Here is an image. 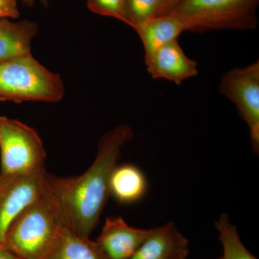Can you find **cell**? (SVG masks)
Wrapping results in <instances>:
<instances>
[{
  "instance_id": "13",
  "label": "cell",
  "mask_w": 259,
  "mask_h": 259,
  "mask_svg": "<svg viewBox=\"0 0 259 259\" xmlns=\"http://www.w3.org/2000/svg\"><path fill=\"white\" fill-rule=\"evenodd\" d=\"M147 180L144 172L132 164L117 165L110 180V195L119 203L139 202L147 192Z\"/></svg>"
},
{
  "instance_id": "1",
  "label": "cell",
  "mask_w": 259,
  "mask_h": 259,
  "mask_svg": "<svg viewBox=\"0 0 259 259\" xmlns=\"http://www.w3.org/2000/svg\"><path fill=\"white\" fill-rule=\"evenodd\" d=\"M133 136L132 129L127 125L107 132L100 139L95 161L79 176L47 174L44 196L55 209L62 227L82 238L90 237L110 197V177L121 149Z\"/></svg>"
},
{
  "instance_id": "17",
  "label": "cell",
  "mask_w": 259,
  "mask_h": 259,
  "mask_svg": "<svg viewBox=\"0 0 259 259\" xmlns=\"http://www.w3.org/2000/svg\"><path fill=\"white\" fill-rule=\"evenodd\" d=\"M88 7L95 14L117 19L127 24L126 0H88Z\"/></svg>"
},
{
  "instance_id": "2",
  "label": "cell",
  "mask_w": 259,
  "mask_h": 259,
  "mask_svg": "<svg viewBox=\"0 0 259 259\" xmlns=\"http://www.w3.org/2000/svg\"><path fill=\"white\" fill-rule=\"evenodd\" d=\"M64 94L61 76L31 54L0 63V101L57 102Z\"/></svg>"
},
{
  "instance_id": "5",
  "label": "cell",
  "mask_w": 259,
  "mask_h": 259,
  "mask_svg": "<svg viewBox=\"0 0 259 259\" xmlns=\"http://www.w3.org/2000/svg\"><path fill=\"white\" fill-rule=\"evenodd\" d=\"M45 148L35 129L0 116V174L28 175L45 168Z\"/></svg>"
},
{
  "instance_id": "22",
  "label": "cell",
  "mask_w": 259,
  "mask_h": 259,
  "mask_svg": "<svg viewBox=\"0 0 259 259\" xmlns=\"http://www.w3.org/2000/svg\"><path fill=\"white\" fill-rule=\"evenodd\" d=\"M217 259H221V258H217Z\"/></svg>"
},
{
  "instance_id": "6",
  "label": "cell",
  "mask_w": 259,
  "mask_h": 259,
  "mask_svg": "<svg viewBox=\"0 0 259 259\" xmlns=\"http://www.w3.org/2000/svg\"><path fill=\"white\" fill-rule=\"evenodd\" d=\"M220 90L236 105L249 129L251 146L259 152V62L230 70L221 79Z\"/></svg>"
},
{
  "instance_id": "15",
  "label": "cell",
  "mask_w": 259,
  "mask_h": 259,
  "mask_svg": "<svg viewBox=\"0 0 259 259\" xmlns=\"http://www.w3.org/2000/svg\"><path fill=\"white\" fill-rule=\"evenodd\" d=\"M214 226L223 247L221 259H258L245 248L236 227L232 224L227 213H221Z\"/></svg>"
},
{
  "instance_id": "8",
  "label": "cell",
  "mask_w": 259,
  "mask_h": 259,
  "mask_svg": "<svg viewBox=\"0 0 259 259\" xmlns=\"http://www.w3.org/2000/svg\"><path fill=\"white\" fill-rule=\"evenodd\" d=\"M151 230L129 226L120 217L107 218L95 242L105 258L129 259L147 239Z\"/></svg>"
},
{
  "instance_id": "7",
  "label": "cell",
  "mask_w": 259,
  "mask_h": 259,
  "mask_svg": "<svg viewBox=\"0 0 259 259\" xmlns=\"http://www.w3.org/2000/svg\"><path fill=\"white\" fill-rule=\"evenodd\" d=\"M47 174L45 168L28 175L0 174V245L15 218L44 195Z\"/></svg>"
},
{
  "instance_id": "14",
  "label": "cell",
  "mask_w": 259,
  "mask_h": 259,
  "mask_svg": "<svg viewBox=\"0 0 259 259\" xmlns=\"http://www.w3.org/2000/svg\"><path fill=\"white\" fill-rule=\"evenodd\" d=\"M45 259H106L96 242L62 227L54 248Z\"/></svg>"
},
{
  "instance_id": "16",
  "label": "cell",
  "mask_w": 259,
  "mask_h": 259,
  "mask_svg": "<svg viewBox=\"0 0 259 259\" xmlns=\"http://www.w3.org/2000/svg\"><path fill=\"white\" fill-rule=\"evenodd\" d=\"M163 0H126L127 25L137 30L150 19L159 16Z\"/></svg>"
},
{
  "instance_id": "20",
  "label": "cell",
  "mask_w": 259,
  "mask_h": 259,
  "mask_svg": "<svg viewBox=\"0 0 259 259\" xmlns=\"http://www.w3.org/2000/svg\"><path fill=\"white\" fill-rule=\"evenodd\" d=\"M0 259H19L5 248L4 245H0Z\"/></svg>"
},
{
  "instance_id": "19",
  "label": "cell",
  "mask_w": 259,
  "mask_h": 259,
  "mask_svg": "<svg viewBox=\"0 0 259 259\" xmlns=\"http://www.w3.org/2000/svg\"><path fill=\"white\" fill-rule=\"evenodd\" d=\"M182 0H163L159 16L168 14Z\"/></svg>"
},
{
  "instance_id": "11",
  "label": "cell",
  "mask_w": 259,
  "mask_h": 259,
  "mask_svg": "<svg viewBox=\"0 0 259 259\" xmlns=\"http://www.w3.org/2000/svg\"><path fill=\"white\" fill-rule=\"evenodd\" d=\"M37 30L35 22H13L0 18V63L31 54L32 41Z\"/></svg>"
},
{
  "instance_id": "18",
  "label": "cell",
  "mask_w": 259,
  "mask_h": 259,
  "mask_svg": "<svg viewBox=\"0 0 259 259\" xmlns=\"http://www.w3.org/2000/svg\"><path fill=\"white\" fill-rule=\"evenodd\" d=\"M19 16L18 0H0V18L16 19Z\"/></svg>"
},
{
  "instance_id": "9",
  "label": "cell",
  "mask_w": 259,
  "mask_h": 259,
  "mask_svg": "<svg viewBox=\"0 0 259 259\" xmlns=\"http://www.w3.org/2000/svg\"><path fill=\"white\" fill-rule=\"evenodd\" d=\"M148 72L153 79H164L180 85L198 74L197 63L187 57L177 40L161 46L145 56Z\"/></svg>"
},
{
  "instance_id": "21",
  "label": "cell",
  "mask_w": 259,
  "mask_h": 259,
  "mask_svg": "<svg viewBox=\"0 0 259 259\" xmlns=\"http://www.w3.org/2000/svg\"><path fill=\"white\" fill-rule=\"evenodd\" d=\"M22 1L24 5H28V6H32L36 1L40 2L44 6H47L49 4V0H22Z\"/></svg>"
},
{
  "instance_id": "4",
  "label": "cell",
  "mask_w": 259,
  "mask_h": 259,
  "mask_svg": "<svg viewBox=\"0 0 259 259\" xmlns=\"http://www.w3.org/2000/svg\"><path fill=\"white\" fill-rule=\"evenodd\" d=\"M259 0H182L168 13L180 16L189 30L239 29L257 26Z\"/></svg>"
},
{
  "instance_id": "12",
  "label": "cell",
  "mask_w": 259,
  "mask_h": 259,
  "mask_svg": "<svg viewBox=\"0 0 259 259\" xmlns=\"http://www.w3.org/2000/svg\"><path fill=\"white\" fill-rule=\"evenodd\" d=\"M188 26L180 16L168 13L150 19L136 30L145 49L146 55L172 40H177Z\"/></svg>"
},
{
  "instance_id": "10",
  "label": "cell",
  "mask_w": 259,
  "mask_h": 259,
  "mask_svg": "<svg viewBox=\"0 0 259 259\" xmlns=\"http://www.w3.org/2000/svg\"><path fill=\"white\" fill-rule=\"evenodd\" d=\"M189 241L174 223L152 228L147 239L129 259H186Z\"/></svg>"
},
{
  "instance_id": "3",
  "label": "cell",
  "mask_w": 259,
  "mask_h": 259,
  "mask_svg": "<svg viewBox=\"0 0 259 259\" xmlns=\"http://www.w3.org/2000/svg\"><path fill=\"white\" fill-rule=\"evenodd\" d=\"M61 228L55 209L44 194L11 223L4 245L19 259H45Z\"/></svg>"
}]
</instances>
